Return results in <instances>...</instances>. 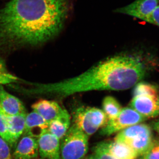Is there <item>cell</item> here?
<instances>
[{
    "instance_id": "cell-1",
    "label": "cell",
    "mask_w": 159,
    "mask_h": 159,
    "mask_svg": "<svg viewBox=\"0 0 159 159\" xmlns=\"http://www.w3.org/2000/svg\"><path fill=\"white\" fill-rule=\"evenodd\" d=\"M70 7V0L9 2L0 10V56L50 40L62 29Z\"/></svg>"
},
{
    "instance_id": "cell-2",
    "label": "cell",
    "mask_w": 159,
    "mask_h": 159,
    "mask_svg": "<svg viewBox=\"0 0 159 159\" xmlns=\"http://www.w3.org/2000/svg\"><path fill=\"white\" fill-rule=\"evenodd\" d=\"M145 66L139 57L121 54L108 57L83 74L54 83H31L23 93L66 97L94 90L121 91L136 85L145 76Z\"/></svg>"
},
{
    "instance_id": "cell-3",
    "label": "cell",
    "mask_w": 159,
    "mask_h": 159,
    "mask_svg": "<svg viewBox=\"0 0 159 159\" xmlns=\"http://www.w3.org/2000/svg\"><path fill=\"white\" fill-rule=\"evenodd\" d=\"M151 129L145 124L129 127L116 136L114 141L122 142L130 146L139 156H143L149 150L154 142Z\"/></svg>"
},
{
    "instance_id": "cell-4",
    "label": "cell",
    "mask_w": 159,
    "mask_h": 159,
    "mask_svg": "<svg viewBox=\"0 0 159 159\" xmlns=\"http://www.w3.org/2000/svg\"><path fill=\"white\" fill-rule=\"evenodd\" d=\"M89 136L73 124L60 142L61 159H81L88 151Z\"/></svg>"
},
{
    "instance_id": "cell-5",
    "label": "cell",
    "mask_w": 159,
    "mask_h": 159,
    "mask_svg": "<svg viewBox=\"0 0 159 159\" xmlns=\"http://www.w3.org/2000/svg\"><path fill=\"white\" fill-rule=\"evenodd\" d=\"M146 119L131 107H125L122 109L116 118L108 120L107 125L100 131V134L111 135L129 127L139 124Z\"/></svg>"
},
{
    "instance_id": "cell-6",
    "label": "cell",
    "mask_w": 159,
    "mask_h": 159,
    "mask_svg": "<svg viewBox=\"0 0 159 159\" xmlns=\"http://www.w3.org/2000/svg\"><path fill=\"white\" fill-rule=\"evenodd\" d=\"M158 6L159 0H136L129 5L117 9L115 11L149 23L152 12Z\"/></svg>"
},
{
    "instance_id": "cell-7",
    "label": "cell",
    "mask_w": 159,
    "mask_h": 159,
    "mask_svg": "<svg viewBox=\"0 0 159 159\" xmlns=\"http://www.w3.org/2000/svg\"><path fill=\"white\" fill-rule=\"evenodd\" d=\"M130 106L146 119L157 116H159L158 95L133 97L131 101Z\"/></svg>"
},
{
    "instance_id": "cell-8",
    "label": "cell",
    "mask_w": 159,
    "mask_h": 159,
    "mask_svg": "<svg viewBox=\"0 0 159 159\" xmlns=\"http://www.w3.org/2000/svg\"><path fill=\"white\" fill-rule=\"evenodd\" d=\"M31 107L33 111L39 114L48 122L70 117L67 111L54 101L41 99L33 104Z\"/></svg>"
},
{
    "instance_id": "cell-9",
    "label": "cell",
    "mask_w": 159,
    "mask_h": 159,
    "mask_svg": "<svg viewBox=\"0 0 159 159\" xmlns=\"http://www.w3.org/2000/svg\"><path fill=\"white\" fill-rule=\"evenodd\" d=\"M39 155L45 159H61L60 142L57 137L46 130L38 139Z\"/></svg>"
},
{
    "instance_id": "cell-10",
    "label": "cell",
    "mask_w": 159,
    "mask_h": 159,
    "mask_svg": "<svg viewBox=\"0 0 159 159\" xmlns=\"http://www.w3.org/2000/svg\"><path fill=\"white\" fill-rule=\"evenodd\" d=\"M39 155L38 139L23 135L16 145L13 153L14 159L37 158Z\"/></svg>"
},
{
    "instance_id": "cell-11",
    "label": "cell",
    "mask_w": 159,
    "mask_h": 159,
    "mask_svg": "<svg viewBox=\"0 0 159 159\" xmlns=\"http://www.w3.org/2000/svg\"><path fill=\"white\" fill-rule=\"evenodd\" d=\"M73 122L74 124L88 136L93 134L98 130L94 126L91 107H80L74 111Z\"/></svg>"
},
{
    "instance_id": "cell-12",
    "label": "cell",
    "mask_w": 159,
    "mask_h": 159,
    "mask_svg": "<svg viewBox=\"0 0 159 159\" xmlns=\"http://www.w3.org/2000/svg\"><path fill=\"white\" fill-rule=\"evenodd\" d=\"M0 106L4 112L9 116L27 114L23 102L17 97L9 93L0 85Z\"/></svg>"
},
{
    "instance_id": "cell-13",
    "label": "cell",
    "mask_w": 159,
    "mask_h": 159,
    "mask_svg": "<svg viewBox=\"0 0 159 159\" xmlns=\"http://www.w3.org/2000/svg\"><path fill=\"white\" fill-rule=\"evenodd\" d=\"M49 123L39 114L33 111L26 115L23 135L38 139L45 131L48 130Z\"/></svg>"
},
{
    "instance_id": "cell-14",
    "label": "cell",
    "mask_w": 159,
    "mask_h": 159,
    "mask_svg": "<svg viewBox=\"0 0 159 159\" xmlns=\"http://www.w3.org/2000/svg\"><path fill=\"white\" fill-rule=\"evenodd\" d=\"M27 114L13 116L5 114V119L8 131L14 146L16 145L18 140L24 133Z\"/></svg>"
},
{
    "instance_id": "cell-15",
    "label": "cell",
    "mask_w": 159,
    "mask_h": 159,
    "mask_svg": "<svg viewBox=\"0 0 159 159\" xmlns=\"http://www.w3.org/2000/svg\"><path fill=\"white\" fill-rule=\"evenodd\" d=\"M109 153L116 159H136L139 156L130 146L122 142H106Z\"/></svg>"
},
{
    "instance_id": "cell-16",
    "label": "cell",
    "mask_w": 159,
    "mask_h": 159,
    "mask_svg": "<svg viewBox=\"0 0 159 159\" xmlns=\"http://www.w3.org/2000/svg\"><path fill=\"white\" fill-rule=\"evenodd\" d=\"M70 125V117L57 119L49 122L48 131L61 140L69 130Z\"/></svg>"
},
{
    "instance_id": "cell-17",
    "label": "cell",
    "mask_w": 159,
    "mask_h": 159,
    "mask_svg": "<svg viewBox=\"0 0 159 159\" xmlns=\"http://www.w3.org/2000/svg\"><path fill=\"white\" fill-rule=\"evenodd\" d=\"M102 106V111L106 115L108 120L116 118L122 109L117 99L111 96H107L104 98Z\"/></svg>"
},
{
    "instance_id": "cell-18",
    "label": "cell",
    "mask_w": 159,
    "mask_h": 159,
    "mask_svg": "<svg viewBox=\"0 0 159 159\" xmlns=\"http://www.w3.org/2000/svg\"><path fill=\"white\" fill-rule=\"evenodd\" d=\"M158 91L154 85L146 82L137 84L133 91V97L142 95H157Z\"/></svg>"
},
{
    "instance_id": "cell-19",
    "label": "cell",
    "mask_w": 159,
    "mask_h": 159,
    "mask_svg": "<svg viewBox=\"0 0 159 159\" xmlns=\"http://www.w3.org/2000/svg\"><path fill=\"white\" fill-rule=\"evenodd\" d=\"M0 137L8 143L10 148L14 146L8 131L6 119H5V113L1 108V106H0Z\"/></svg>"
},
{
    "instance_id": "cell-20",
    "label": "cell",
    "mask_w": 159,
    "mask_h": 159,
    "mask_svg": "<svg viewBox=\"0 0 159 159\" xmlns=\"http://www.w3.org/2000/svg\"><path fill=\"white\" fill-rule=\"evenodd\" d=\"M18 77L11 74L6 67H0V85L10 84L19 82Z\"/></svg>"
},
{
    "instance_id": "cell-21",
    "label": "cell",
    "mask_w": 159,
    "mask_h": 159,
    "mask_svg": "<svg viewBox=\"0 0 159 159\" xmlns=\"http://www.w3.org/2000/svg\"><path fill=\"white\" fill-rule=\"evenodd\" d=\"M94 154L100 159H116L109 152L107 147L106 142H99L93 148Z\"/></svg>"
},
{
    "instance_id": "cell-22",
    "label": "cell",
    "mask_w": 159,
    "mask_h": 159,
    "mask_svg": "<svg viewBox=\"0 0 159 159\" xmlns=\"http://www.w3.org/2000/svg\"><path fill=\"white\" fill-rule=\"evenodd\" d=\"M10 147L1 137H0V159H13Z\"/></svg>"
},
{
    "instance_id": "cell-23",
    "label": "cell",
    "mask_w": 159,
    "mask_h": 159,
    "mask_svg": "<svg viewBox=\"0 0 159 159\" xmlns=\"http://www.w3.org/2000/svg\"><path fill=\"white\" fill-rule=\"evenodd\" d=\"M143 157L145 159H159V140H154L152 146Z\"/></svg>"
},
{
    "instance_id": "cell-24",
    "label": "cell",
    "mask_w": 159,
    "mask_h": 159,
    "mask_svg": "<svg viewBox=\"0 0 159 159\" xmlns=\"http://www.w3.org/2000/svg\"><path fill=\"white\" fill-rule=\"evenodd\" d=\"M149 23L156 25L159 27V6L156 8L152 12Z\"/></svg>"
},
{
    "instance_id": "cell-25",
    "label": "cell",
    "mask_w": 159,
    "mask_h": 159,
    "mask_svg": "<svg viewBox=\"0 0 159 159\" xmlns=\"http://www.w3.org/2000/svg\"><path fill=\"white\" fill-rule=\"evenodd\" d=\"M81 159H100L99 157H97L96 155L93 154L85 156Z\"/></svg>"
},
{
    "instance_id": "cell-26",
    "label": "cell",
    "mask_w": 159,
    "mask_h": 159,
    "mask_svg": "<svg viewBox=\"0 0 159 159\" xmlns=\"http://www.w3.org/2000/svg\"><path fill=\"white\" fill-rule=\"evenodd\" d=\"M153 127L154 129L159 134V119L157 121L154 122Z\"/></svg>"
},
{
    "instance_id": "cell-27",
    "label": "cell",
    "mask_w": 159,
    "mask_h": 159,
    "mask_svg": "<svg viewBox=\"0 0 159 159\" xmlns=\"http://www.w3.org/2000/svg\"><path fill=\"white\" fill-rule=\"evenodd\" d=\"M6 67L4 60L2 59V57L0 56V67Z\"/></svg>"
},
{
    "instance_id": "cell-28",
    "label": "cell",
    "mask_w": 159,
    "mask_h": 159,
    "mask_svg": "<svg viewBox=\"0 0 159 159\" xmlns=\"http://www.w3.org/2000/svg\"><path fill=\"white\" fill-rule=\"evenodd\" d=\"M43 159V158H35V159Z\"/></svg>"
},
{
    "instance_id": "cell-29",
    "label": "cell",
    "mask_w": 159,
    "mask_h": 159,
    "mask_svg": "<svg viewBox=\"0 0 159 159\" xmlns=\"http://www.w3.org/2000/svg\"><path fill=\"white\" fill-rule=\"evenodd\" d=\"M145 159L143 157H142V158H140V159Z\"/></svg>"
}]
</instances>
